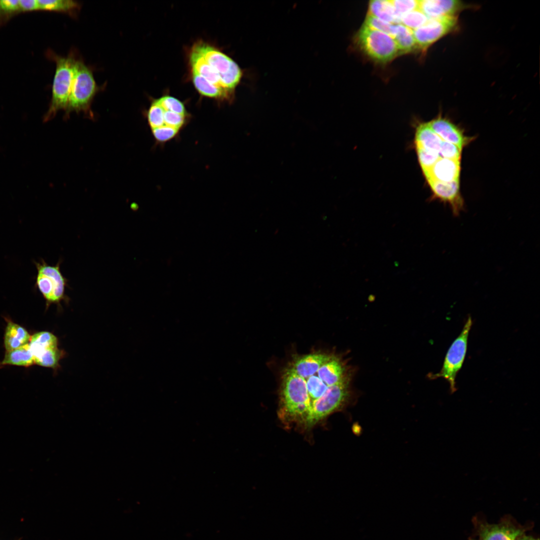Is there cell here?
<instances>
[{
    "label": "cell",
    "mask_w": 540,
    "mask_h": 540,
    "mask_svg": "<svg viewBox=\"0 0 540 540\" xmlns=\"http://www.w3.org/2000/svg\"><path fill=\"white\" fill-rule=\"evenodd\" d=\"M188 112H178L162 106L155 100L146 112L148 126L158 144H163L179 136L190 120Z\"/></svg>",
    "instance_id": "obj_1"
},
{
    "label": "cell",
    "mask_w": 540,
    "mask_h": 540,
    "mask_svg": "<svg viewBox=\"0 0 540 540\" xmlns=\"http://www.w3.org/2000/svg\"><path fill=\"white\" fill-rule=\"evenodd\" d=\"M98 90L91 69L83 61L76 60L64 117L68 118L72 112H82L92 118L91 104Z\"/></svg>",
    "instance_id": "obj_2"
},
{
    "label": "cell",
    "mask_w": 540,
    "mask_h": 540,
    "mask_svg": "<svg viewBox=\"0 0 540 540\" xmlns=\"http://www.w3.org/2000/svg\"><path fill=\"white\" fill-rule=\"evenodd\" d=\"M62 262L60 259L54 266L48 264L43 259L34 262L37 270L36 286L46 300L47 308L54 304L61 309L62 302L67 304L70 300L66 294V288H70L68 280L60 270Z\"/></svg>",
    "instance_id": "obj_3"
},
{
    "label": "cell",
    "mask_w": 540,
    "mask_h": 540,
    "mask_svg": "<svg viewBox=\"0 0 540 540\" xmlns=\"http://www.w3.org/2000/svg\"><path fill=\"white\" fill-rule=\"evenodd\" d=\"M56 69L54 76L52 96L44 120L52 118L60 110H66L70 94L76 60L72 54L66 56H54Z\"/></svg>",
    "instance_id": "obj_4"
},
{
    "label": "cell",
    "mask_w": 540,
    "mask_h": 540,
    "mask_svg": "<svg viewBox=\"0 0 540 540\" xmlns=\"http://www.w3.org/2000/svg\"><path fill=\"white\" fill-rule=\"evenodd\" d=\"M356 40L361 50L378 62H388L399 54L393 37L364 24L358 32Z\"/></svg>",
    "instance_id": "obj_5"
},
{
    "label": "cell",
    "mask_w": 540,
    "mask_h": 540,
    "mask_svg": "<svg viewBox=\"0 0 540 540\" xmlns=\"http://www.w3.org/2000/svg\"><path fill=\"white\" fill-rule=\"evenodd\" d=\"M471 316L468 318L459 336L454 340L446 355L442 368L436 378H443L450 384L452 394L456 390V379L463 364L466 357L468 338L472 326Z\"/></svg>",
    "instance_id": "obj_6"
},
{
    "label": "cell",
    "mask_w": 540,
    "mask_h": 540,
    "mask_svg": "<svg viewBox=\"0 0 540 540\" xmlns=\"http://www.w3.org/2000/svg\"><path fill=\"white\" fill-rule=\"evenodd\" d=\"M34 364L57 370L66 352L59 348L58 339L48 332H40L31 336L28 344Z\"/></svg>",
    "instance_id": "obj_7"
},
{
    "label": "cell",
    "mask_w": 540,
    "mask_h": 540,
    "mask_svg": "<svg viewBox=\"0 0 540 540\" xmlns=\"http://www.w3.org/2000/svg\"><path fill=\"white\" fill-rule=\"evenodd\" d=\"M472 522L478 540H516L529 528L518 524L510 516L503 517L497 524H490L476 517Z\"/></svg>",
    "instance_id": "obj_8"
},
{
    "label": "cell",
    "mask_w": 540,
    "mask_h": 540,
    "mask_svg": "<svg viewBox=\"0 0 540 540\" xmlns=\"http://www.w3.org/2000/svg\"><path fill=\"white\" fill-rule=\"evenodd\" d=\"M457 17L429 18L420 27L413 30L417 48H428L437 40L454 32L457 28Z\"/></svg>",
    "instance_id": "obj_9"
},
{
    "label": "cell",
    "mask_w": 540,
    "mask_h": 540,
    "mask_svg": "<svg viewBox=\"0 0 540 540\" xmlns=\"http://www.w3.org/2000/svg\"><path fill=\"white\" fill-rule=\"evenodd\" d=\"M428 184L434 196L448 203L454 216H458L464 210V202L460 192V180L450 182H434Z\"/></svg>",
    "instance_id": "obj_10"
},
{
    "label": "cell",
    "mask_w": 540,
    "mask_h": 540,
    "mask_svg": "<svg viewBox=\"0 0 540 540\" xmlns=\"http://www.w3.org/2000/svg\"><path fill=\"white\" fill-rule=\"evenodd\" d=\"M468 6L458 0H420L419 9L428 18L457 17V14Z\"/></svg>",
    "instance_id": "obj_11"
},
{
    "label": "cell",
    "mask_w": 540,
    "mask_h": 540,
    "mask_svg": "<svg viewBox=\"0 0 540 540\" xmlns=\"http://www.w3.org/2000/svg\"><path fill=\"white\" fill-rule=\"evenodd\" d=\"M460 160L439 157L428 170L423 172L428 184L460 180Z\"/></svg>",
    "instance_id": "obj_12"
},
{
    "label": "cell",
    "mask_w": 540,
    "mask_h": 540,
    "mask_svg": "<svg viewBox=\"0 0 540 540\" xmlns=\"http://www.w3.org/2000/svg\"><path fill=\"white\" fill-rule=\"evenodd\" d=\"M428 124L443 140L452 144L460 149L472 140V138L464 136L455 124L441 116L428 122Z\"/></svg>",
    "instance_id": "obj_13"
},
{
    "label": "cell",
    "mask_w": 540,
    "mask_h": 540,
    "mask_svg": "<svg viewBox=\"0 0 540 540\" xmlns=\"http://www.w3.org/2000/svg\"><path fill=\"white\" fill-rule=\"evenodd\" d=\"M193 48L203 56L220 76L226 73L235 62L226 54L204 42H200L195 44Z\"/></svg>",
    "instance_id": "obj_14"
},
{
    "label": "cell",
    "mask_w": 540,
    "mask_h": 540,
    "mask_svg": "<svg viewBox=\"0 0 540 540\" xmlns=\"http://www.w3.org/2000/svg\"><path fill=\"white\" fill-rule=\"evenodd\" d=\"M4 334V346L6 351H10L29 344L31 336L19 324L7 320Z\"/></svg>",
    "instance_id": "obj_15"
},
{
    "label": "cell",
    "mask_w": 540,
    "mask_h": 540,
    "mask_svg": "<svg viewBox=\"0 0 540 540\" xmlns=\"http://www.w3.org/2000/svg\"><path fill=\"white\" fill-rule=\"evenodd\" d=\"M192 73L194 84L200 94L216 99L230 102L232 100L234 94L210 82L194 71L192 70Z\"/></svg>",
    "instance_id": "obj_16"
},
{
    "label": "cell",
    "mask_w": 540,
    "mask_h": 540,
    "mask_svg": "<svg viewBox=\"0 0 540 540\" xmlns=\"http://www.w3.org/2000/svg\"><path fill=\"white\" fill-rule=\"evenodd\" d=\"M190 62L192 70L196 72L210 82L222 88L221 86L219 74L208 64L203 56L193 47L190 55Z\"/></svg>",
    "instance_id": "obj_17"
},
{
    "label": "cell",
    "mask_w": 540,
    "mask_h": 540,
    "mask_svg": "<svg viewBox=\"0 0 540 540\" xmlns=\"http://www.w3.org/2000/svg\"><path fill=\"white\" fill-rule=\"evenodd\" d=\"M368 14L388 23L400 24V18L396 14L390 0L370 1Z\"/></svg>",
    "instance_id": "obj_18"
},
{
    "label": "cell",
    "mask_w": 540,
    "mask_h": 540,
    "mask_svg": "<svg viewBox=\"0 0 540 540\" xmlns=\"http://www.w3.org/2000/svg\"><path fill=\"white\" fill-rule=\"evenodd\" d=\"M34 364V356L28 344L18 348L6 351L0 366L14 365L28 367Z\"/></svg>",
    "instance_id": "obj_19"
},
{
    "label": "cell",
    "mask_w": 540,
    "mask_h": 540,
    "mask_svg": "<svg viewBox=\"0 0 540 540\" xmlns=\"http://www.w3.org/2000/svg\"><path fill=\"white\" fill-rule=\"evenodd\" d=\"M392 37L397 45L399 54L411 52L417 48L413 30L402 24H396Z\"/></svg>",
    "instance_id": "obj_20"
},
{
    "label": "cell",
    "mask_w": 540,
    "mask_h": 540,
    "mask_svg": "<svg viewBox=\"0 0 540 540\" xmlns=\"http://www.w3.org/2000/svg\"><path fill=\"white\" fill-rule=\"evenodd\" d=\"M40 10L63 12L75 15L80 8L78 2L73 0H38Z\"/></svg>",
    "instance_id": "obj_21"
},
{
    "label": "cell",
    "mask_w": 540,
    "mask_h": 540,
    "mask_svg": "<svg viewBox=\"0 0 540 540\" xmlns=\"http://www.w3.org/2000/svg\"><path fill=\"white\" fill-rule=\"evenodd\" d=\"M428 19L420 10L417 9L403 15L400 24L414 30L424 25Z\"/></svg>",
    "instance_id": "obj_22"
},
{
    "label": "cell",
    "mask_w": 540,
    "mask_h": 540,
    "mask_svg": "<svg viewBox=\"0 0 540 540\" xmlns=\"http://www.w3.org/2000/svg\"><path fill=\"white\" fill-rule=\"evenodd\" d=\"M371 28L386 33L393 36L396 24L388 23L370 15H368L364 24Z\"/></svg>",
    "instance_id": "obj_23"
},
{
    "label": "cell",
    "mask_w": 540,
    "mask_h": 540,
    "mask_svg": "<svg viewBox=\"0 0 540 540\" xmlns=\"http://www.w3.org/2000/svg\"><path fill=\"white\" fill-rule=\"evenodd\" d=\"M461 152L462 149L458 146L442 140L438 150L436 152L439 157L460 160Z\"/></svg>",
    "instance_id": "obj_24"
},
{
    "label": "cell",
    "mask_w": 540,
    "mask_h": 540,
    "mask_svg": "<svg viewBox=\"0 0 540 540\" xmlns=\"http://www.w3.org/2000/svg\"><path fill=\"white\" fill-rule=\"evenodd\" d=\"M390 1L400 19L403 15L414 10L419 9L420 0H390Z\"/></svg>",
    "instance_id": "obj_25"
},
{
    "label": "cell",
    "mask_w": 540,
    "mask_h": 540,
    "mask_svg": "<svg viewBox=\"0 0 540 540\" xmlns=\"http://www.w3.org/2000/svg\"><path fill=\"white\" fill-rule=\"evenodd\" d=\"M20 11L19 0H0V15H11Z\"/></svg>",
    "instance_id": "obj_26"
},
{
    "label": "cell",
    "mask_w": 540,
    "mask_h": 540,
    "mask_svg": "<svg viewBox=\"0 0 540 540\" xmlns=\"http://www.w3.org/2000/svg\"><path fill=\"white\" fill-rule=\"evenodd\" d=\"M20 12L31 11L39 9L38 0H19Z\"/></svg>",
    "instance_id": "obj_27"
},
{
    "label": "cell",
    "mask_w": 540,
    "mask_h": 540,
    "mask_svg": "<svg viewBox=\"0 0 540 540\" xmlns=\"http://www.w3.org/2000/svg\"><path fill=\"white\" fill-rule=\"evenodd\" d=\"M516 540H540V538L532 536L526 535L525 534L518 537Z\"/></svg>",
    "instance_id": "obj_28"
},
{
    "label": "cell",
    "mask_w": 540,
    "mask_h": 540,
    "mask_svg": "<svg viewBox=\"0 0 540 540\" xmlns=\"http://www.w3.org/2000/svg\"><path fill=\"white\" fill-rule=\"evenodd\" d=\"M470 540H476V539L471 538H470Z\"/></svg>",
    "instance_id": "obj_29"
}]
</instances>
